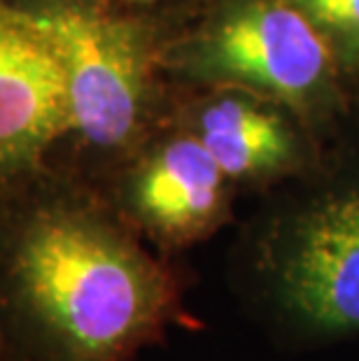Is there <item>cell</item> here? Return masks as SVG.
Here are the masks:
<instances>
[{
	"label": "cell",
	"mask_w": 359,
	"mask_h": 361,
	"mask_svg": "<svg viewBox=\"0 0 359 361\" xmlns=\"http://www.w3.org/2000/svg\"><path fill=\"white\" fill-rule=\"evenodd\" d=\"M187 289L75 168L49 159L0 182V324L24 361H133L203 326Z\"/></svg>",
	"instance_id": "1"
},
{
	"label": "cell",
	"mask_w": 359,
	"mask_h": 361,
	"mask_svg": "<svg viewBox=\"0 0 359 361\" xmlns=\"http://www.w3.org/2000/svg\"><path fill=\"white\" fill-rule=\"evenodd\" d=\"M47 30L68 101V133L54 157L103 182L171 121L164 49L178 21L124 0H12Z\"/></svg>",
	"instance_id": "2"
},
{
	"label": "cell",
	"mask_w": 359,
	"mask_h": 361,
	"mask_svg": "<svg viewBox=\"0 0 359 361\" xmlns=\"http://www.w3.org/2000/svg\"><path fill=\"white\" fill-rule=\"evenodd\" d=\"M292 182L241 233L233 280L282 343L317 348L359 334V161Z\"/></svg>",
	"instance_id": "3"
},
{
	"label": "cell",
	"mask_w": 359,
	"mask_h": 361,
	"mask_svg": "<svg viewBox=\"0 0 359 361\" xmlns=\"http://www.w3.org/2000/svg\"><path fill=\"white\" fill-rule=\"evenodd\" d=\"M164 73L185 89L255 91L308 126L341 107V68L289 0H210L194 21H178Z\"/></svg>",
	"instance_id": "4"
},
{
	"label": "cell",
	"mask_w": 359,
	"mask_h": 361,
	"mask_svg": "<svg viewBox=\"0 0 359 361\" xmlns=\"http://www.w3.org/2000/svg\"><path fill=\"white\" fill-rule=\"evenodd\" d=\"M135 233L178 257L231 221L238 187L196 137L168 121L98 182Z\"/></svg>",
	"instance_id": "5"
},
{
	"label": "cell",
	"mask_w": 359,
	"mask_h": 361,
	"mask_svg": "<svg viewBox=\"0 0 359 361\" xmlns=\"http://www.w3.org/2000/svg\"><path fill=\"white\" fill-rule=\"evenodd\" d=\"M171 121L208 149L236 187H273L317 168L310 126L278 101L236 87L189 89Z\"/></svg>",
	"instance_id": "6"
},
{
	"label": "cell",
	"mask_w": 359,
	"mask_h": 361,
	"mask_svg": "<svg viewBox=\"0 0 359 361\" xmlns=\"http://www.w3.org/2000/svg\"><path fill=\"white\" fill-rule=\"evenodd\" d=\"M68 133V101L47 30L0 0V182L47 164Z\"/></svg>",
	"instance_id": "7"
},
{
	"label": "cell",
	"mask_w": 359,
	"mask_h": 361,
	"mask_svg": "<svg viewBox=\"0 0 359 361\" xmlns=\"http://www.w3.org/2000/svg\"><path fill=\"white\" fill-rule=\"evenodd\" d=\"M329 47L343 75H359V0H289Z\"/></svg>",
	"instance_id": "8"
},
{
	"label": "cell",
	"mask_w": 359,
	"mask_h": 361,
	"mask_svg": "<svg viewBox=\"0 0 359 361\" xmlns=\"http://www.w3.org/2000/svg\"><path fill=\"white\" fill-rule=\"evenodd\" d=\"M0 361H24L19 352L14 350V345L10 343V338H7L3 324H0Z\"/></svg>",
	"instance_id": "9"
},
{
	"label": "cell",
	"mask_w": 359,
	"mask_h": 361,
	"mask_svg": "<svg viewBox=\"0 0 359 361\" xmlns=\"http://www.w3.org/2000/svg\"><path fill=\"white\" fill-rule=\"evenodd\" d=\"M124 3H131V5H142V7H152V5H162V3H168V0H124Z\"/></svg>",
	"instance_id": "10"
}]
</instances>
